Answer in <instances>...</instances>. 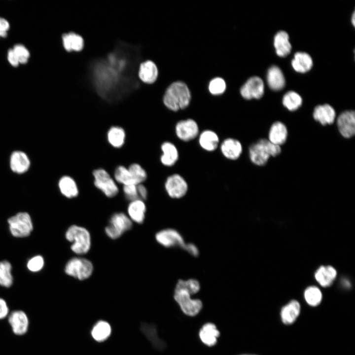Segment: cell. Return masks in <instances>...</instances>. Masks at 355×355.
<instances>
[{"mask_svg":"<svg viewBox=\"0 0 355 355\" xmlns=\"http://www.w3.org/2000/svg\"><path fill=\"white\" fill-rule=\"evenodd\" d=\"M139 52L138 47L120 43L106 58L93 63V80L101 97L109 100L117 99L138 87L135 75Z\"/></svg>","mask_w":355,"mask_h":355,"instance_id":"obj_1","label":"cell"},{"mask_svg":"<svg viewBox=\"0 0 355 355\" xmlns=\"http://www.w3.org/2000/svg\"><path fill=\"white\" fill-rule=\"evenodd\" d=\"M191 100L190 92L183 82L177 81L172 83L167 89L163 97L165 106L173 111L186 108Z\"/></svg>","mask_w":355,"mask_h":355,"instance_id":"obj_2","label":"cell"},{"mask_svg":"<svg viewBox=\"0 0 355 355\" xmlns=\"http://www.w3.org/2000/svg\"><path fill=\"white\" fill-rule=\"evenodd\" d=\"M281 152L280 146L271 142L268 140L262 139L250 146L249 157L255 165L263 166L271 156H276Z\"/></svg>","mask_w":355,"mask_h":355,"instance_id":"obj_3","label":"cell"},{"mask_svg":"<svg viewBox=\"0 0 355 355\" xmlns=\"http://www.w3.org/2000/svg\"><path fill=\"white\" fill-rule=\"evenodd\" d=\"M67 240L71 243V250L79 255L87 253L91 246V238L89 232L85 228L73 225L67 230L65 234Z\"/></svg>","mask_w":355,"mask_h":355,"instance_id":"obj_4","label":"cell"},{"mask_svg":"<svg viewBox=\"0 0 355 355\" xmlns=\"http://www.w3.org/2000/svg\"><path fill=\"white\" fill-rule=\"evenodd\" d=\"M191 295L192 294L188 290L176 286L174 297L185 314L194 316L201 310L202 302L200 299H192Z\"/></svg>","mask_w":355,"mask_h":355,"instance_id":"obj_5","label":"cell"},{"mask_svg":"<svg viewBox=\"0 0 355 355\" xmlns=\"http://www.w3.org/2000/svg\"><path fill=\"white\" fill-rule=\"evenodd\" d=\"M66 273L79 280L89 278L93 272V265L89 260L82 257H74L66 264Z\"/></svg>","mask_w":355,"mask_h":355,"instance_id":"obj_6","label":"cell"},{"mask_svg":"<svg viewBox=\"0 0 355 355\" xmlns=\"http://www.w3.org/2000/svg\"><path fill=\"white\" fill-rule=\"evenodd\" d=\"M132 221L126 214L116 213L110 217L108 225L105 228L106 235L112 239H116L131 229Z\"/></svg>","mask_w":355,"mask_h":355,"instance_id":"obj_7","label":"cell"},{"mask_svg":"<svg viewBox=\"0 0 355 355\" xmlns=\"http://www.w3.org/2000/svg\"><path fill=\"white\" fill-rule=\"evenodd\" d=\"M9 229L15 237H24L29 236L33 230V223L27 213H19L8 220Z\"/></svg>","mask_w":355,"mask_h":355,"instance_id":"obj_8","label":"cell"},{"mask_svg":"<svg viewBox=\"0 0 355 355\" xmlns=\"http://www.w3.org/2000/svg\"><path fill=\"white\" fill-rule=\"evenodd\" d=\"M93 175L95 186L106 196L111 198L117 194L118 188L113 179L106 170L103 169L95 170Z\"/></svg>","mask_w":355,"mask_h":355,"instance_id":"obj_9","label":"cell"},{"mask_svg":"<svg viewBox=\"0 0 355 355\" xmlns=\"http://www.w3.org/2000/svg\"><path fill=\"white\" fill-rule=\"evenodd\" d=\"M165 187L168 195L174 199L182 198L188 190L186 181L178 174L171 175L167 178Z\"/></svg>","mask_w":355,"mask_h":355,"instance_id":"obj_10","label":"cell"},{"mask_svg":"<svg viewBox=\"0 0 355 355\" xmlns=\"http://www.w3.org/2000/svg\"><path fill=\"white\" fill-rule=\"evenodd\" d=\"M175 133L177 137L183 142H189L196 138L199 135V128L197 123L192 119L182 120L175 126Z\"/></svg>","mask_w":355,"mask_h":355,"instance_id":"obj_11","label":"cell"},{"mask_svg":"<svg viewBox=\"0 0 355 355\" xmlns=\"http://www.w3.org/2000/svg\"><path fill=\"white\" fill-rule=\"evenodd\" d=\"M155 239L159 244L166 248H183L185 243L181 235L174 229L159 231L155 235Z\"/></svg>","mask_w":355,"mask_h":355,"instance_id":"obj_12","label":"cell"},{"mask_svg":"<svg viewBox=\"0 0 355 355\" xmlns=\"http://www.w3.org/2000/svg\"><path fill=\"white\" fill-rule=\"evenodd\" d=\"M264 92L263 82L257 76L249 78L240 89L242 96L247 100L260 99L263 95Z\"/></svg>","mask_w":355,"mask_h":355,"instance_id":"obj_13","label":"cell"},{"mask_svg":"<svg viewBox=\"0 0 355 355\" xmlns=\"http://www.w3.org/2000/svg\"><path fill=\"white\" fill-rule=\"evenodd\" d=\"M337 127L341 135L350 138L355 133V113L353 110H346L341 113L337 120Z\"/></svg>","mask_w":355,"mask_h":355,"instance_id":"obj_14","label":"cell"},{"mask_svg":"<svg viewBox=\"0 0 355 355\" xmlns=\"http://www.w3.org/2000/svg\"><path fill=\"white\" fill-rule=\"evenodd\" d=\"M8 321L15 334L22 335L27 332L29 322L24 312L21 310L12 312L9 316Z\"/></svg>","mask_w":355,"mask_h":355,"instance_id":"obj_15","label":"cell"},{"mask_svg":"<svg viewBox=\"0 0 355 355\" xmlns=\"http://www.w3.org/2000/svg\"><path fill=\"white\" fill-rule=\"evenodd\" d=\"M220 150L225 158L229 160H235L240 157L242 153L243 147L240 141L229 138L222 142L220 144Z\"/></svg>","mask_w":355,"mask_h":355,"instance_id":"obj_16","label":"cell"},{"mask_svg":"<svg viewBox=\"0 0 355 355\" xmlns=\"http://www.w3.org/2000/svg\"><path fill=\"white\" fill-rule=\"evenodd\" d=\"M9 164L10 169L13 172L21 174L29 170L31 162L29 157L24 152L17 150L11 154Z\"/></svg>","mask_w":355,"mask_h":355,"instance_id":"obj_17","label":"cell"},{"mask_svg":"<svg viewBox=\"0 0 355 355\" xmlns=\"http://www.w3.org/2000/svg\"><path fill=\"white\" fill-rule=\"evenodd\" d=\"M300 303L295 300H291L281 310L280 316L283 323L287 325L293 323L300 313Z\"/></svg>","mask_w":355,"mask_h":355,"instance_id":"obj_18","label":"cell"},{"mask_svg":"<svg viewBox=\"0 0 355 355\" xmlns=\"http://www.w3.org/2000/svg\"><path fill=\"white\" fill-rule=\"evenodd\" d=\"M313 117L322 125L331 124L334 122L336 112L328 104L319 105L314 110Z\"/></svg>","mask_w":355,"mask_h":355,"instance_id":"obj_19","label":"cell"},{"mask_svg":"<svg viewBox=\"0 0 355 355\" xmlns=\"http://www.w3.org/2000/svg\"><path fill=\"white\" fill-rule=\"evenodd\" d=\"M158 69L154 62L147 60L142 63L139 67L138 75L144 83H152L158 76Z\"/></svg>","mask_w":355,"mask_h":355,"instance_id":"obj_20","label":"cell"},{"mask_svg":"<svg viewBox=\"0 0 355 355\" xmlns=\"http://www.w3.org/2000/svg\"><path fill=\"white\" fill-rule=\"evenodd\" d=\"M128 217L132 221L142 223L145 218L146 206L143 201L136 199L131 201L128 207Z\"/></svg>","mask_w":355,"mask_h":355,"instance_id":"obj_21","label":"cell"},{"mask_svg":"<svg viewBox=\"0 0 355 355\" xmlns=\"http://www.w3.org/2000/svg\"><path fill=\"white\" fill-rule=\"evenodd\" d=\"M162 155L160 161L163 165L171 167L175 165L178 159V152L174 144L170 142H163L161 146Z\"/></svg>","mask_w":355,"mask_h":355,"instance_id":"obj_22","label":"cell"},{"mask_svg":"<svg viewBox=\"0 0 355 355\" xmlns=\"http://www.w3.org/2000/svg\"><path fill=\"white\" fill-rule=\"evenodd\" d=\"M287 134V130L285 125L281 122L277 121L272 125L270 129L268 140L280 146L285 142Z\"/></svg>","mask_w":355,"mask_h":355,"instance_id":"obj_23","label":"cell"},{"mask_svg":"<svg viewBox=\"0 0 355 355\" xmlns=\"http://www.w3.org/2000/svg\"><path fill=\"white\" fill-rule=\"evenodd\" d=\"M199 143L200 146L208 151L215 150L219 144V139L217 134L211 130H206L199 136Z\"/></svg>","mask_w":355,"mask_h":355,"instance_id":"obj_24","label":"cell"},{"mask_svg":"<svg viewBox=\"0 0 355 355\" xmlns=\"http://www.w3.org/2000/svg\"><path fill=\"white\" fill-rule=\"evenodd\" d=\"M336 275V270L331 266H321L316 271L315 277L321 286L326 287L331 285Z\"/></svg>","mask_w":355,"mask_h":355,"instance_id":"obj_25","label":"cell"},{"mask_svg":"<svg viewBox=\"0 0 355 355\" xmlns=\"http://www.w3.org/2000/svg\"><path fill=\"white\" fill-rule=\"evenodd\" d=\"M267 80L269 86L274 90H280L285 85V79L281 69L276 66L270 67L267 72Z\"/></svg>","mask_w":355,"mask_h":355,"instance_id":"obj_26","label":"cell"},{"mask_svg":"<svg viewBox=\"0 0 355 355\" xmlns=\"http://www.w3.org/2000/svg\"><path fill=\"white\" fill-rule=\"evenodd\" d=\"M274 45L278 56L283 57L287 56L291 49L288 35L284 31L277 33L274 37Z\"/></svg>","mask_w":355,"mask_h":355,"instance_id":"obj_27","label":"cell"},{"mask_svg":"<svg viewBox=\"0 0 355 355\" xmlns=\"http://www.w3.org/2000/svg\"><path fill=\"white\" fill-rule=\"evenodd\" d=\"M62 39L64 48L67 51H79L83 48V38L75 33L70 32L64 34L62 36Z\"/></svg>","mask_w":355,"mask_h":355,"instance_id":"obj_28","label":"cell"},{"mask_svg":"<svg viewBox=\"0 0 355 355\" xmlns=\"http://www.w3.org/2000/svg\"><path fill=\"white\" fill-rule=\"evenodd\" d=\"M291 64L296 71L304 73L312 68L313 60L308 53L298 52L295 54Z\"/></svg>","mask_w":355,"mask_h":355,"instance_id":"obj_29","label":"cell"},{"mask_svg":"<svg viewBox=\"0 0 355 355\" xmlns=\"http://www.w3.org/2000/svg\"><path fill=\"white\" fill-rule=\"evenodd\" d=\"M219 336V332L215 325L212 323L205 324L199 332V336L202 341L208 346H213L217 341Z\"/></svg>","mask_w":355,"mask_h":355,"instance_id":"obj_30","label":"cell"},{"mask_svg":"<svg viewBox=\"0 0 355 355\" xmlns=\"http://www.w3.org/2000/svg\"><path fill=\"white\" fill-rule=\"evenodd\" d=\"M59 187L65 197L71 198L77 196L78 189L74 179L69 176H63L59 181Z\"/></svg>","mask_w":355,"mask_h":355,"instance_id":"obj_31","label":"cell"},{"mask_svg":"<svg viewBox=\"0 0 355 355\" xmlns=\"http://www.w3.org/2000/svg\"><path fill=\"white\" fill-rule=\"evenodd\" d=\"M107 137L109 143L112 146L119 148L122 146L124 143L125 133L122 128L113 126L109 129Z\"/></svg>","mask_w":355,"mask_h":355,"instance_id":"obj_32","label":"cell"},{"mask_svg":"<svg viewBox=\"0 0 355 355\" xmlns=\"http://www.w3.org/2000/svg\"><path fill=\"white\" fill-rule=\"evenodd\" d=\"M141 329L155 348L159 350L165 348V344L157 336L156 329L153 324L142 323L141 324Z\"/></svg>","mask_w":355,"mask_h":355,"instance_id":"obj_33","label":"cell"},{"mask_svg":"<svg viewBox=\"0 0 355 355\" xmlns=\"http://www.w3.org/2000/svg\"><path fill=\"white\" fill-rule=\"evenodd\" d=\"M110 333V325L106 321H100L94 326L91 333L95 340L102 342L106 339Z\"/></svg>","mask_w":355,"mask_h":355,"instance_id":"obj_34","label":"cell"},{"mask_svg":"<svg viewBox=\"0 0 355 355\" xmlns=\"http://www.w3.org/2000/svg\"><path fill=\"white\" fill-rule=\"evenodd\" d=\"M302 103V98L294 91L287 92L283 98V105L290 111L296 110L301 106Z\"/></svg>","mask_w":355,"mask_h":355,"instance_id":"obj_35","label":"cell"},{"mask_svg":"<svg viewBox=\"0 0 355 355\" xmlns=\"http://www.w3.org/2000/svg\"><path fill=\"white\" fill-rule=\"evenodd\" d=\"M304 296L307 303L312 307L319 305L322 297L320 289L315 286L307 287L304 291Z\"/></svg>","mask_w":355,"mask_h":355,"instance_id":"obj_36","label":"cell"},{"mask_svg":"<svg viewBox=\"0 0 355 355\" xmlns=\"http://www.w3.org/2000/svg\"><path fill=\"white\" fill-rule=\"evenodd\" d=\"M11 265L7 261L0 262V285L9 287L12 284V276L11 273Z\"/></svg>","mask_w":355,"mask_h":355,"instance_id":"obj_37","label":"cell"},{"mask_svg":"<svg viewBox=\"0 0 355 355\" xmlns=\"http://www.w3.org/2000/svg\"><path fill=\"white\" fill-rule=\"evenodd\" d=\"M114 178L117 182L123 185H137L128 169L123 166H118L115 170Z\"/></svg>","mask_w":355,"mask_h":355,"instance_id":"obj_38","label":"cell"},{"mask_svg":"<svg viewBox=\"0 0 355 355\" xmlns=\"http://www.w3.org/2000/svg\"><path fill=\"white\" fill-rule=\"evenodd\" d=\"M128 169L137 185L142 184L146 179V173L139 164H132L129 167Z\"/></svg>","mask_w":355,"mask_h":355,"instance_id":"obj_39","label":"cell"},{"mask_svg":"<svg viewBox=\"0 0 355 355\" xmlns=\"http://www.w3.org/2000/svg\"><path fill=\"white\" fill-rule=\"evenodd\" d=\"M225 89V82L223 79L220 77L213 79L209 83V90L213 95H221L224 92Z\"/></svg>","mask_w":355,"mask_h":355,"instance_id":"obj_40","label":"cell"},{"mask_svg":"<svg viewBox=\"0 0 355 355\" xmlns=\"http://www.w3.org/2000/svg\"><path fill=\"white\" fill-rule=\"evenodd\" d=\"M20 64L28 63L30 57V53L27 48L22 44H16L12 47Z\"/></svg>","mask_w":355,"mask_h":355,"instance_id":"obj_41","label":"cell"},{"mask_svg":"<svg viewBox=\"0 0 355 355\" xmlns=\"http://www.w3.org/2000/svg\"><path fill=\"white\" fill-rule=\"evenodd\" d=\"M176 286L184 288L190 291L192 294L197 293L200 288L199 282L195 279L178 280Z\"/></svg>","mask_w":355,"mask_h":355,"instance_id":"obj_42","label":"cell"},{"mask_svg":"<svg viewBox=\"0 0 355 355\" xmlns=\"http://www.w3.org/2000/svg\"><path fill=\"white\" fill-rule=\"evenodd\" d=\"M44 265V259L41 256L37 255L32 258L27 263V267L32 272L40 270Z\"/></svg>","mask_w":355,"mask_h":355,"instance_id":"obj_43","label":"cell"},{"mask_svg":"<svg viewBox=\"0 0 355 355\" xmlns=\"http://www.w3.org/2000/svg\"><path fill=\"white\" fill-rule=\"evenodd\" d=\"M123 192L126 198L130 201L139 199L137 185L129 184L123 185Z\"/></svg>","mask_w":355,"mask_h":355,"instance_id":"obj_44","label":"cell"},{"mask_svg":"<svg viewBox=\"0 0 355 355\" xmlns=\"http://www.w3.org/2000/svg\"><path fill=\"white\" fill-rule=\"evenodd\" d=\"M9 29L10 24L8 21L5 18L0 17V37H6Z\"/></svg>","mask_w":355,"mask_h":355,"instance_id":"obj_45","label":"cell"},{"mask_svg":"<svg viewBox=\"0 0 355 355\" xmlns=\"http://www.w3.org/2000/svg\"><path fill=\"white\" fill-rule=\"evenodd\" d=\"M7 59L8 63L13 67H17L20 63L12 48L8 50Z\"/></svg>","mask_w":355,"mask_h":355,"instance_id":"obj_46","label":"cell"},{"mask_svg":"<svg viewBox=\"0 0 355 355\" xmlns=\"http://www.w3.org/2000/svg\"><path fill=\"white\" fill-rule=\"evenodd\" d=\"M9 309L5 301L0 298V320L5 318L8 314Z\"/></svg>","mask_w":355,"mask_h":355,"instance_id":"obj_47","label":"cell"},{"mask_svg":"<svg viewBox=\"0 0 355 355\" xmlns=\"http://www.w3.org/2000/svg\"><path fill=\"white\" fill-rule=\"evenodd\" d=\"M187 252L194 256H197L199 254V250L197 247L192 243H185L182 248Z\"/></svg>","mask_w":355,"mask_h":355,"instance_id":"obj_48","label":"cell"},{"mask_svg":"<svg viewBox=\"0 0 355 355\" xmlns=\"http://www.w3.org/2000/svg\"><path fill=\"white\" fill-rule=\"evenodd\" d=\"M137 190L139 199L142 201L146 200L147 197V191L146 187L142 184L137 185Z\"/></svg>","mask_w":355,"mask_h":355,"instance_id":"obj_49","label":"cell"},{"mask_svg":"<svg viewBox=\"0 0 355 355\" xmlns=\"http://www.w3.org/2000/svg\"><path fill=\"white\" fill-rule=\"evenodd\" d=\"M352 17H352V23H353V24L354 25H355V13H353Z\"/></svg>","mask_w":355,"mask_h":355,"instance_id":"obj_50","label":"cell"},{"mask_svg":"<svg viewBox=\"0 0 355 355\" xmlns=\"http://www.w3.org/2000/svg\"><path fill=\"white\" fill-rule=\"evenodd\" d=\"M241 355H251V354H244Z\"/></svg>","mask_w":355,"mask_h":355,"instance_id":"obj_51","label":"cell"}]
</instances>
